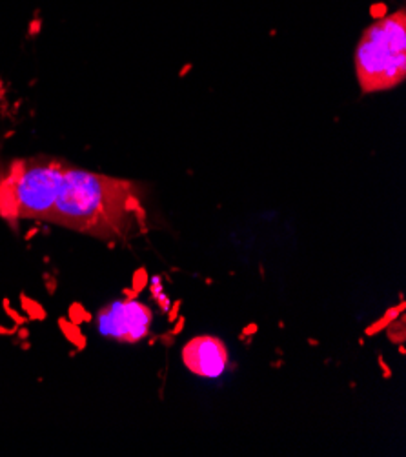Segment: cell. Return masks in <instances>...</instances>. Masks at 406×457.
<instances>
[{
    "label": "cell",
    "instance_id": "6da1fadb",
    "mask_svg": "<svg viewBox=\"0 0 406 457\" xmlns=\"http://www.w3.org/2000/svg\"><path fill=\"white\" fill-rule=\"evenodd\" d=\"M0 217L115 241L146 230V210L131 180L46 157L19 159L0 170Z\"/></svg>",
    "mask_w": 406,
    "mask_h": 457
},
{
    "label": "cell",
    "instance_id": "7a4b0ae2",
    "mask_svg": "<svg viewBox=\"0 0 406 457\" xmlns=\"http://www.w3.org/2000/svg\"><path fill=\"white\" fill-rule=\"evenodd\" d=\"M355 75L363 94L399 86L406 79V10L372 22L355 50Z\"/></svg>",
    "mask_w": 406,
    "mask_h": 457
},
{
    "label": "cell",
    "instance_id": "3957f363",
    "mask_svg": "<svg viewBox=\"0 0 406 457\" xmlns=\"http://www.w3.org/2000/svg\"><path fill=\"white\" fill-rule=\"evenodd\" d=\"M152 312L137 301H120L99 313V330L112 339L133 343L150 332Z\"/></svg>",
    "mask_w": 406,
    "mask_h": 457
},
{
    "label": "cell",
    "instance_id": "277c9868",
    "mask_svg": "<svg viewBox=\"0 0 406 457\" xmlns=\"http://www.w3.org/2000/svg\"><path fill=\"white\" fill-rule=\"evenodd\" d=\"M183 359L188 370L201 378L215 379L224 370H227L228 364V352L224 343L211 336H201L192 339L185 350Z\"/></svg>",
    "mask_w": 406,
    "mask_h": 457
}]
</instances>
